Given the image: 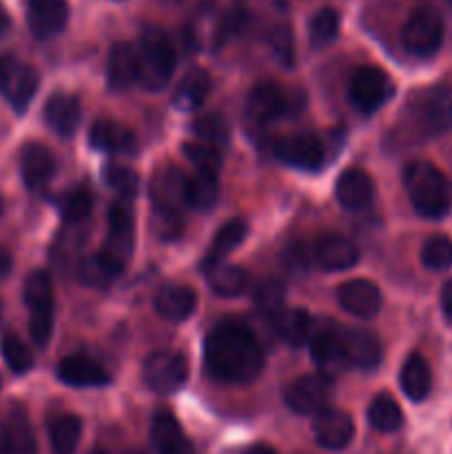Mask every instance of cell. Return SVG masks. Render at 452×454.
Listing matches in <instances>:
<instances>
[{"instance_id":"obj_1","label":"cell","mask_w":452,"mask_h":454,"mask_svg":"<svg viewBox=\"0 0 452 454\" xmlns=\"http://www.w3.org/2000/svg\"><path fill=\"white\" fill-rule=\"evenodd\" d=\"M204 364L213 380L248 384L264 368V353L257 337L239 322H222L204 341Z\"/></svg>"},{"instance_id":"obj_2","label":"cell","mask_w":452,"mask_h":454,"mask_svg":"<svg viewBox=\"0 0 452 454\" xmlns=\"http://www.w3.org/2000/svg\"><path fill=\"white\" fill-rule=\"evenodd\" d=\"M403 184L408 198L419 215L443 217L452 208V184L434 164L425 160H415L403 168Z\"/></svg>"},{"instance_id":"obj_3","label":"cell","mask_w":452,"mask_h":454,"mask_svg":"<svg viewBox=\"0 0 452 454\" xmlns=\"http://www.w3.org/2000/svg\"><path fill=\"white\" fill-rule=\"evenodd\" d=\"M137 84L146 91H160L167 87L175 71V49L167 34L155 27L142 31L137 40Z\"/></svg>"},{"instance_id":"obj_4","label":"cell","mask_w":452,"mask_h":454,"mask_svg":"<svg viewBox=\"0 0 452 454\" xmlns=\"http://www.w3.org/2000/svg\"><path fill=\"white\" fill-rule=\"evenodd\" d=\"M306 106V96L300 89H284L282 84L266 80L248 96V118L257 124H270L279 118L297 115Z\"/></svg>"},{"instance_id":"obj_5","label":"cell","mask_w":452,"mask_h":454,"mask_svg":"<svg viewBox=\"0 0 452 454\" xmlns=\"http://www.w3.org/2000/svg\"><path fill=\"white\" fill-rule=\"evenodd\" d=\"M393 96V82L379 67H357L350 75L348 98L362 114H375Z\"/></svg>"},{"instance_id":"obj_6","label":"cell","mask_w":452,"mask_h":454,"mask_svg":"<svg viewBox=\"0 0 452 454\" xmlns=\"http://www.w3.org/2000/svg\"><path fill=\"white\" fill-rule=\"evenodd\" d=\"M403 47L417 58H430L443 43V20L434 9H417L401 31Z\"/></svg>"},{"instance_id":"obj_7","label":"cell","mask_w":452,"mask_h":454,"mask_svg":"<svg viewBox=\"0 0 452 454\" xmlns=\"http://www.w3.org/2000/svg\"><path fill=\"white\" fill-rule=\"evenodd\" d=\"M40 78L34 67L16 60L13 56H0V93L7 98L13 111L25 114L31 98L38 91Z\"/></svg>"},{"instance_id":"obj_8","label":"cell","mask_w":452,"mask_h":454,"mask_svg":"<svg viewBox=\"0 0 452 454\" xmlns=\"http://www.w3.org/2000/svg\"><path fill=\"white\" fill-rule=\"evenodd\" d=\"M142 375H144V384L153 393L171 395L186 381L189 366H186V359L182 355L162 350V353H153L146 359Z\"/></svg>"},{"instance_id":"obj_9","label":"cell","mask_w":452,"mask_h":454,"mask_svg":"<svg viewBox=\"0 0 452 454\" xmlns=\"http://www.w3.org/2000/svg\"><path fill=\"white\" fill-rule=\"evenodd\" d=\"M332 395V380L323 372L304 375L286 388V403L300 415H317Z\"/></svg>"},{"instance_id":"obj_10","label":"cell","mask_w":452,"mask_h":454,"mask_svg":"<svg viewBox=\"0 0 452 454\" xmlns=\"http://www.w3.org/2000/svg\"><path fill=\"white\" fill-rule=\"evenodd\" d=\"M275 155L284 164L304 168V171H317L323 167L326 160V149L323 142L315 133H292V136L279 137L275 145Z\"/></svg>"},{"instance_id":"obj_11","label":"cell","mask_w":452,"mask_h":454,"mask_svg":"<svg viewBox=\"0 0 452 454\" xmlns=\"http://www.w3.org/2000/svg\"><path fill=\"white\" fill-rule=\"evenodd\" d=\"M133 242H136V226H133L131 211L127 204H113L109 208V235L102 253L124 269L133 255Z\"/></svg>"},{"instance_id":"obj_12","label":"cell","mask_w":452,"mask_h":454,"mask_svg":"<svg viewBox=\"0 0 452 454\" xmlns=\"http://www.w3.org/2000/svg\"><path fill=\"white\" fill-rule=\"evenodd\" d=\"M315 439L326 450H344L355 437V421L348 412L337 408H323L313 421Z\"/></svg>"},{"instance_id":"obj_13","label":"cell","mask_w":452,"mask_h":454,"mask_svg":"<svg viewBox=\"0 0 452 454\" xmlns=\"http://www.w3.org/2000/svg\"><path fill=\"white\" fill-rule=\"evenodd\" d=\"M310 359L319 368V372H323L328 377L344 371L348 366L344 331L337 326H328L323 331H319L313 337V341H310Z\"/></svg>"},{"instance_id":"obj_14","label":"cell","mask_w":452,"mask_h":454,"mask_svg":"<svg viewBox=\"0 0 452 454\" xmlns=\"http://www.w3.org/2000/svg\"><path fill=\"white\" fill-rule=\"evenodd\" d=\"M25 4L27 25H29L31 34L40 40L58 35L69 20L66 0H25Z\"/></svg>"},{"instance_id":"obj_15","label":"cell","mask_w":452,"mask_h":454,"mask_svg":"<svg viewBox=\"0 0 452 454\" xmlns=\"http://www.w3.org/2000/svg\"><path fill=\"white\" fill-rule=\"evenodd\" d=\"M186 184H189V177L177 167H162L160 171H155L153 180H151L153 208L180 211L182 204H186Z\"/></svg>"},{"instance_id":"obj_16","label":"cell","mask_w":452,"mask_h":454,"mask_svg":"<svg viewBox=\"0 0 452 454\" xmlns=\"http://www.w3.org/2000/svg\"><path fill=\"white\" fill-rule=\"evenodd\" d=\"M315 260L326 270L353 269L359 262V248L346 235L326 233L315 242Z\"/></svg>"},{"instance_id":"obj_17","label":"cell","mask_w":452,"mask_h":454,"mask_svg":"<svg viewBox=\"0 0 452 454\" xmlns=\"http://www.w3.org/2000/svg\"><path fill=\"white\" fill-rule=\"evenodd\" d=\"M337 300L339 304L348 310L350 315L357 317H375L381 310V291L368 279H350V282L341 284L337 291Z\"/></svg>"},{"instance_id":"obj_18","label":"cell","mask_w":452,"mask_h":454,"mask_svg":"<svg viewBox=\"0 0 452 454\" xmlns=\"http://www.w3.org/2000/svg\"><path fill=\"white\" fill-rule=\"evenodd\" d=\"M56 372L58 380L65 381L66 386H75V388H96V386H106L111 381L109 372L100 364L82 357V355L60 359Z\"/></svg>"},{"instance_id":"obj_19","label":"cell","mask_w":452,"mask_h":454,"mask_svg":"<svg viewBox=\"0 0 452 454\" xmlns=\"http://www.w3.org/2000/svg\"><path fill=\"white\" fill-rule=\"evenodd\" d=\"M20 173L29 189H43L56 173V158L40 142H29L20 151Z\"/></svg>"},{"instance_id":"obj_20","label":"cell","mask_w":452,"mask_h":454,"mask_svg":"<svg viewBox=\"0 0 452 454\" xmlns=\"http://www.w3.org/2000/svg\"><path fill=\"white\" fill-rule=\"evenodd\" d=\"M419 120L428 133H443L452 127V89L434 87L424 93L419 105Z\"/></svg>"},{"instance_id":"obj_21","label":"cell","mask_w":452,"mask_h":454,"mask_svg":"<svg viewBox=\"0 0 452 454\" xmlns=\"http://www.w3.org/2000/svg\"><path fill=\"white\" fill-rule=\"evenodd\" d=\"M335 193L341 207L348 208V211H362L372 202L375 186H372L370 176L366 171L353 167L341 173L339 180H337Z\"/></svg>"},{"instance_id":"obj_22","label":"cell","mask_w":452,"mask_h":454,"mask_svg":"<svg viewBox=\"0 0 452 454\" xmlns=\"http://www.w3.org/2000/svg\"><path fill=\"white\" fill-rule=\"evenodd\" d=\"M198 306V297L189 286L182 284H171V286H162L155 293L153 309L167 322H184L195 313Z\"/></svg>"},{"instance_id":"obj_23","label":"cell","mask_w":452,"mask_h":454,"mask_svg":"<svg viewBox=\"0 0 452 454\" xmlns=\"http://www.w3.org/2000/svg\"><path fill=\"white\" fill-rule=\"evenodd\" d=\"M44 122L58 133V136H74L78 129L80 120H82V111H80V102L69 93H53L47 102H44Z\"/></svg>"},{"instance_id":"obj_24","label":"cell","mask_w":452,"mask_h":454,"mask_svg":"<svg viewBox=\"0 0 452 454\" xmlns=\"http://www.w3.org/2000/svg\"><path fill=\"white\" fill-rule=\"evenodd\" d=\"M89 142L93 149L105 153H131L136 149V136L124 124L113 120H97L89 129Z\"/></svg>"},{"instance_id":"obj_25","label":"cell","mask_w":452,"mask_h":454,"mask_svg":"<svg viewBox=\"0 0 452 454\" xmlns=\"http://www.w3.org/2000/svg\"><path fill=\"white\" fill-rule=\"evenodd\" d=\"M344 341H346V357L348 364L355 368H362V371H372V368L379 366L381 362V344L372 333L368 331H344Z\"/></svg>"},{"instance_id":"obj_26","label":"cell","mask_w":452,"mask_h":454,"mask_svg":"<svg viewBox=\"0 0 452 454\" xmlns=\"http://www.w3.org/2000/svg\"><path fill=\"white\" fill-rule=\"evenodd\" d=\"M246 235H248V226L244 220L226 222V224L217 231L215 238H213L211 248H208V253L204 255L202 269L208 273L211 269L220 266L222 262H224L226 257H229L230 253H233L235 248L246 239Z\"/></svg>"},{"instance_id":"obj_27","label":"cell","mask_w":452,"mask_h":454,"mask_svg":"<svg viewBox=\"0 0 452 454\" xmlns=\"http://www.w3.org/2000/svg\"><path fill=\"white\" fill-rule=\"evenodd\" d=\"M399 384H401L403 395L412 402H424L433 388V371L425 357L419 353H412L410 357L403 362L401 375H399Z\"/></svg>"},{"instance_id":"obj_28","label":"cell","mask_w":452,"mask_h":454,"mask_svg":"<svg viewBox=\"0 0 452 454\" xmlns=\"http://www.w3.org/2000/svg\"><path fill=\"white\" fill-rule=\"evenodd\" d=\"M208 89H211V80H208V75L202 69L189 71L180 80L175 93H173V105L180 111L191 114V111L199 109L204 105V100L208 96Z\"/></svg>"},{"instance_id":"obj_29","label":"cell","mask_w":452,"mask_h":454,"mask_svg":"<svg viewBox=\"0 0 452 454\" xmlns=\"http://www.w3.org/2000/svg\"><path fill=\"white\" fill-rule=\"evenodd\" d=\"M273 326L279 340L291 346H301L310 337L313 324L304 309H282L277 315H273Z\"/></svg>"},{"instance_id":"obj_30","label":"cell","mask_w":452,"mask_h":454,"mask_svg":"<svg viewBox=\"0 0 452 454\" xmlns=\"http://www.w3.org/2000/svg\"><path fill=\"white\" fill-rule=\"evenodd\" d=\"M25 304L29 306V317L53 315V282L44 270H34L25 279Z\"/></svg>"},{"instance_id":"obj_31","label":"cell","mask_w":452,"mask_h":454,"mask_svg":"<svg viewBox=\"0 0 452 454\" xmlns=\"http://www.w3.org/2000/svg\"><path fill=\"white\" fill-rule=\"evenodd\" d=\"M109 82L113 89H127L137 82V51L133 44H115L109 58Z\"/></svg>"},{"instance_id":"obj_32","label":"cell","mask_w":452,"mask_h":454,"mask_svg":"<svg viewBox=\"0 0 452 454\" xmlns=\"http://www.w3.org/2000/svg\"><path fill=\"white\" fill-rule=\"evenodd\" d=\"M122 266L115 264L109 255L105 253H96V255H89L80 262L78 278L80 282L87 284L91 288H106L120 273H122Z\"/></svg>"},{"instance_id":"obj_33","label":"cell","mask_w":452,"mask_h":454,"mask_svg":"<svg viewBox=\"0 0 452 454\" xmlns=\"http://www.w3.org/2000/svg\"><path fill=\"white\" fill-rule=\"evenodd\" d=\"M220 195V182L217 173L198 171L193 177H189L186 184V204L195 211H211Z\"/></svg>"},{"instance_id":"obj_34","label":"cell","mask_w":452,"mask_h":454,"mask_svg":"<svg viewBox=\"0 0 452 454\" xmlns=\"http://www.w3.org/2000/svg\"><path fill=\"white\" fill-rule=\"evenodd\" d=\"M80 437H82V421L75 415H60L49 424V442L53 454H75Z\"/></svg>"},{"instance_id":"obj_35","label":"cell","mask_w":452,"mask_h":454,"mask_svg":"<svg viewBox=\"0 0 452 454\" xmlns=\"http://www.w3.org/2000/svg\"><path fill=\"white\" fill-rule=\"evenodd\" d=\"M368 421L379 433H394L397 428H401L403 412L399 403L384 393L372 399L370 408H368Z\"/></svg>"},{"instance_id":"obj_36","label":"cell","mask_w":452,"mask_h":454,"mask_svg":"<svg viewBox=\"0 0 452 454\" xmlns=\"http://www.w3.org/2000/svg\"><path fill=\"white\" fill-rule=\"evenodd\" d=\"M208 284L222 297H238L248 284V275L238 266H215L208 270Z\"/></svg>"},{"instance_id":"obj_37","label":"cell","mask_w":452,"mask_h":454,"mask_svg":"<svg viewBox=\"0 0 452 454\" xmlns=\"http://www.w3.org/2000/svg\"><path fill=\"white\" fill-rule=\"evenodd\" d=\"M339 12L332 7H323L310 18L308 22V38L315 47H326L339 34Z\"/></svg>"},{"instance_id":"obj_38","label":"cell","mask_w":452,"mask_h":454,"mask_svg":"<svg viewBox=\"0 0 452 454\" xmlns=\"http://www.w3.org/2000/svg\"><path fill=\"white\" fill-rule=\"evenodd\" d=\"M0 353H3V359L16 375H25V372H29L34 368V355L27 348L25 341L13 335V333L3 335V340H0Z\"/></svg>"},{"instance_id":"obj_39","label":"cell","mask_w":452,"mask_h":454,"mask_svg":"<svg viewBox=\"0 0 452 454\" xmlns=\"http://www.w3.org/2000/svg\"><path fill=\"white\" fill-rule=\"evenodd\" d=\"M421 264L430 270H446L452 266V239L446 235H433L421 248Z\"/></svg>"},{"instance_id":"obj_40","label":"cell","mask_w":452,"mask_h":454,"mask_svg":"<svg viewBox=\"0 0 452 454\" xmlns=\"http://www.w3.org/2000/svg\"><path fill=\"white\" fill-rule=\"evenodd\" d=\"M182 439H184V434H182V428L175 417L167 411L158 412L153 426H151V442H153V446L160 452H164L175 446L177 442H182Z\"/></svg>"},{"instance_id":"obj_41","label":"cell","mask_w":452,"mask_h":454,"mask_svg":"<svg viewBox=\"0 0 452 454\" xmlns=\"http://www.w3.org/2000/svg\"><path fill=\"white\" fill-rule=\"evenodd\" d=\"M105 182L124 200H133L137 195V189H140V177L133 168L120 167V164H106L105 171Z\"/></svg>"},{"instance_id":"obj_42","label":"cell","mask_w":452,"mask_h":454,"mask_svg":"<svg viewBox=\"0 0 452 454\" xmlns=\"http://www.w3.org/2000/svg\"><path fill=\"white\" fill-rule=\"evenodd\" d=\"M195 136L199 137L202 142H208V145H226L230 137V129L229 122L222 114H207L202 118L195 120V127H193Z\"/></svg>"},{"instance_id":"obj_43","label":"cell","mask_w":452,"mask_h":454,"mask_svg":"<svg viewBox=\"0 0 452 454\" xmlns=\"http://www.w3.org/2000/svg\"><path fill=\"white\" fill-rule=\"evenodd\" d=\"M184 153L189 158V162L193 164L198 171H208L217 173L222 167V153L215 145H208V142H186Z\"/></svg>"},{"instance_id":"obj_44","label":"cell","mask_w":452,"mask_h":454,"mask_svg":"<svg viewBox=\"0 0 452 454\" xmlns=\"http://www.w3.org/2000/svg\"><path fill=\"white\" fill-rule=\"evenodd\" d=\"M9 434V443H12L13 454H34V433L29 428V421L22 412H13L9 421H4Z\"/></svg>"},{"instance_id":"obj_45","label":"cell","mask_w":452,"mask_h":454,"mask_svg":"<svg viewBox=\"0 0 452 454\" xmlns=\"http://www.w3.org/2000/svg\"><path fill=\"white\" fill-rule=\"evenodd\" d=\"M91 208H93L91 191L75 189L62 200V207H60L62 220H65L66 224H78V222H82L84 217H89Z\"/></svg>"},{"instance_id":"obj_46","label":"cell","mask_w":452,"mask_h":454,"mask_svg":"<svg viewBox=\"0 0 452 454\" xmlns=\"http://www.w3.org/2000/svg\"><path fill=\"white\" fill-rule=\"evenodd\" d=\"M255 304L269 317L277 315L284 309V286L277 279H266L255 288Z\"/></svg>"},{"instance_id":"obj_47","label":"cell","mask_w":452,"mask_h":454,"mask_svg":"<svg viewBox=\"0 0 452 454\" xmlns=\"http://www.w3.org/2000/svg\"><path fill=\"white\" fill-rule=\"evenodd\" d=\"M151 220H153L155 235L162 239H175L182 233V226H184L182 211H168V208H153Z\"/></svg>"},{"instance_id":"obj_48","label":"cell","mask_w":452,"mask_h":454,"mask_svg":"<svg viewBox=\"0 0 452 454\" xmlns=\"http://www.w3.org/2000/svg\"><path fill=\"white\" fill-rule=\"evenodd\" d=\"M273 49L284 65H291L292 62V35H291V31H288V27H277V29L273 31Z\"/></svg>"},{"instance_id":"obj_49","label":"cell","mask_w":452,"mask_h":454,"mask_svg":"<svg viewBox=\"0 0 452 454\" xmlns=\"http://www.w3.org/2000/svg\"><path fill=\"white\" fill-rule=\"evenodd\" d=\"M291 253H292V255H288V253H286L288 269L295 270V273H297V270H304L306 264H308V262H306L304 248H301L300 244H297V247H291Z\"/></svg>"},{"instance_id":"obj_50","label":"cell","mask_w":452,"mask_h":454,"mask_svg":"<svg viewBox=\"0 0 452 454\" xmlns=\"http://www.w3.org/2000/svg\"><path fill=\"white\" fill-rule=\"evenodd\" d=\"M441 309H443V315L452 322V279L443 284L441 288Z\"/></svg>"},{"instance_id":"obj_51","label":"cell","mask_w":452,"mask_h":454,"mask_svg":"<svg viewBox=\"0 0 452 454\" xmlns=\"http://www.w3.org/2000/svg\"><path fill=\"white\" fill-rule=\"evenodd\" d=\"M160 454H195V448H193V443L189 442V439H182V442H177L175 446L168 448V450H164Z\"/></svg>"},{"instance_id":"obj_52","label":"cell","mask_w":452,"mask_h":454,"mask_svg":"<svg viewBox=\"0 0 452 454\" xmlns=\"http://www.w3.org/2000/svg\"><path fill=\"white\" fill-rule=\"evenodd\" d=\"M12 266H13L12 255H9L7 251H3V248H0V282H3V279L7 278L9 273H12Z\"/></svg>"},{"instance_id":"obj_53","label":"cell","mask_w":452,"mask_h":454,"mask_svg":"<svg viewBox=\"0 0 452 454\" xmlns=\"http://www.w3.org/2000/svg\"><path fill=\"white\" fill-rule=\"evenodd\" d=\"M0 454H13L12 452V443H9L7 426H4V424H0Z\"/></svg>"},{"instance_id":"obj_54","label":"cell","mask_w":452,"mask_h":454,"mask_svg":"<svg viewBox=\"0 0 452 454\" xmlns=\"http://www.w3.org/2000/svg\"><path fill=\"white\" fill-rule=\"evenodd\" d=\"M9 29V16L3 7H0V35Z\"/></svg>"},{"instance_id":"obj_55","label":"cell","mask_w":452,"mask_h":454,"mask_svg":"<svg viewBox=\"0 0 452 454\" xmlns=\"http://www.w3.org/2000/svg\"><path fill=\"white\" fill-rule=\"evenodd\" d=\"M246 454H277L270 446H253Z\"/></svg>"},{"instance_id":"obj_56","label":"cell","mask_w":452,"mask_h":454,"mask_svg":"<svg viewBox=\"0 0 452 454\" xmlns=\"http://www.w3.org/2000/svg\"><path fill=\"white\" fill-rule=\"evenodd\" d=\"M0 217H3V200H0Z\"/></svg>"},{"instance_id":"obj_57","label":"cell","mask_w":452,"mask_h":454,"mask_svg":"<svg viewBox=\"0 0 452 454\" xmlns=\"http://www.w3.org/2000/svg\"><path fill=\"white\" fill-rule=\"evenodd\" d=\"M91 454H106V452H102V450H93Z\"/></svg>"},{"instance_id":"obj_58","label":"cell","mask_w":452,"mask_h":454,"mask_svg":"<svg viewBox=\"0 0 452 454\" xmlns=\"http://www.w3.org/2000/svg\"><path fill=\"white\" fill-rule=\"evenodd\" d=\"M0 315H3V304H0Z\"/></svg>"},{"instance_id":"obj_59","label":"cell","mask_w":452,"mask_h":454,"mask_svg":"<svg viewBox=\"0 0 452 454\" xmlns=\"http://www.w3.org/2000/svg\"><path fill=\"white\" fill-rule=\"evenodd\" d=\"M131 454H140V452H131Z\"/></svg>"},{"instance_id":"obj_60","label":"cell","mask_w":452,"mask_h":454,"mask_svg":"<svg viewBox=\"0 0 452 454\" xmlns=\"http://www.w3.org/2000/svg\"><path fill=\"white\" fill-rule=\"evenodd\" d=\"M450 3H452V0H450Z\"/></svg>"}]
</instances>
